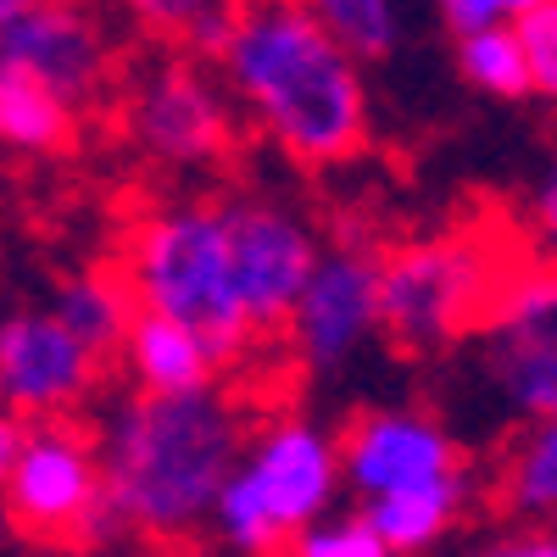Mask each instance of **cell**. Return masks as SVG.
I'll list each match as a JSON object with an SVG mask.
<instances>
[{
  "label": "cell",
  "mask_w": 557,
  "mask_h": 557,
  "mask_svg": "<svg viewBox=\"0 0 557 557\" xmlns=\"http://www.w3.org/2000/svg\"><path fill=\"white\" fill-rule=\"evenodd\" d=\"M123 374L134 380V391L146 396H190V391H212L223 362L212 357V346L201 335H190L184 323L157 318V312H134L128 335L112 357Z\"/></svg>",
  "instance_id": "5bb4252c"
},
{
  "label": "cell",
  "mask_w": 557,
  "mask_h": 557,
  "mask_svg": "<svg viewBox=\"0 0 557 557\" xmlns=\"http://www.w3.org/2000/svg\"><path fill=\"white\" fill-rule=\"evenodd\" d=\"M107 357H96L84 341H73L45 307H17L0 318V407L34 418H73L101 396Z\"/></svg>",
  "instance_id": "8fae6325"
},
{
  "label": "cell",
  "mask_w": 557,
  "mask_h": 557,
  "mask_svg": "<svg viewBox=\"0 0 557 557\" xmlns=\"http://www.w3.org/2000/svg\"><path fill=\"white\" fill-rule=\"evenodd\" d=\"M462 469V451L441 418L418 412V407H380L351 418V430L341 435V480L362 496H391L412 485H435Z\"/></svg>",
  "instance_id": "4fadbf2b"
},
{
  "label": "cell",
  "mask_w": 557,
  "mask_h": 557,
  "mask_svg": "<svg viewBox=\"0 0 557 557\" xmlns=\"http://www.w3.org/2000/svg\"><path fill=\"white\" fill-rule=\"evenodd\" d=\"M45 312H51L73 341H84L96 357L112 362L139 307H134L128 285L117 278V268H84V273H67L62 278Z\"/></svg>",
  "instance_id": "e0dca14e"
},
{
  "label": "cell",
  "mask_w": 557,
  "mask_h": 557,
  "mask_svg": "<svg viewBox=\"0 0 557 557\" xmlns=\"http://www.w3.org/2000/svg\"><path fill=\"white\" fill-rule=\"evenodd\" d=\"M519 268L513 240H491V228H451V235L401 240L380 257V335L401 351H446L474 341Z\"/></svg>",
  "instance_id": "5b68a950"
},
{
  "label": "cell",
  "mask_w": 557,
  "mask_h": 557,
  "mask_svg": "<svg viewBox=\"0 0 557 557\" xmlns=\"http://www.w3.org/2000/svg\"><path fill=\"white\" fill-rule=\"evenodd\" d=\"M535 7H541V0H435L441 23H446L457 39L491 34V28H519Z\"/></svg>",
  "instance_id": "d4e9b609"
},
{
  "label": "cell",
  "mask_w": 557,
  "mask_h": 557,
  "mask_svg": "<svg viewBox=\"0 0 557 557\" xmlns=\"http://www.w3.org/2000/svg\"><path fill=\"white\" fill-rule=\"evenodd\" d=\"M524 262H546L557 268V139L541 162V173L530 178L524 207H519V235H513Z\"/></svg>",
  "instance_id": "7402d4cb"
},
{
  "label": "cell",
  "mask_w": 557,
  "mask_h": 557,
  "mask_svg": "<svg viewBox=\"0 0 557 557\" xmlns=\"http://www.w3.org/2000/svg\"><path fill=\"white\" fill-rule=\"evenodd\" d=\"M0 67H17L57 89L67 107H96L112 89V34L78 0H34L0 39Z\"/></svg>",
  "instance_id": "7c38bea8"
},
{
  "label": "cell",
  "mask_w": 557,
  "mask_h": 557,
  "mask_svg": "<svg viewBox=\"0 0 557 557\" xmlns=\"http://www.w3.org/2000/svg\"><path fill=\"white\" fill-rule=\"evenodd\" d=\"M457 73L469 89L491 101H524L530 96V67H524V45L513 28H491L457 39Z\"/></svg>",
  "instance_id": "ffe728a7"
},
{
  "label": "cell",
  "mask_w": 557,
  "mask_h": 557,
  "mask_svg": "<svg viewBox=\"0 0 557 557\" xmlns=\"http://www.w3.org/2000/svg\"><path fill=\"white\" fill-rule=\"evenodd\" d=\"M496 502L507 519L557 530V418L524 424L496 469Z\"/></svg>",
  "instance_id": "ac0fdd59"
},
{
  "label": "cell",
  "mask_w": 557,
  "mask_h": 557,
  "mask_svg": "<svg viewBox=\"0 0 557 557\" xmlns=\"http://www.w3.org/2000/svg\"><path fill=\"white\" fill-rule=\"evenodd\" d=\"M84 112L67 107L57 89H45L39 78L0 67V151L28 157V162H51L73 151Z\"/></svg>",
  "instance_id": "2e32d148"
},
{
  "label": "cell",
  "mask_w": 557,
  "mask_h": 557,
  "mask_svg": "<svg viewBox=\"0 0 557 557\" xmlns=\"http://www.w3.org/2000/svg\"><path fill=\"white\" fill-rule=\"evenodd\" d=\"M223 218H228V246H235V285H240V307L251 318L257 341L278 335L285 318L307 285V273L323 251L318 223L301 218L290 201L278 196H223Z\"/></svg>",
  "instance_id": "30bf717a"
},
{
  "label": "cell",
  "mask_w": 557,
  "mask_h": 557,
  "mask_svg": "<svg viewBox=\"0 0 557 557\" xmlns=\"http://www.w3.org/2000/svg\"><path fill=\"white\" fill-rule=\"evenodd\" d=\"M469 502H474V480L469 474H451L435 485H412V491H391L362 502V524L374 530L396 557H430L446 546V535L469 519Z\"/></svg>",
  "instance_id": "9a60e30c"
},
{
  "label": "cell",
  "mask_w": 557,
  "mask_h": 557,
  "mask_svg": "<svg viewBox=\"0 0 557 557\" xmlns=\"http://www.w3.org/2000/svg\"><path fill=\"white\" fill-rule=\"evenodd\" d=\"M207 62L240 123L296 168L362 157L374 128L362 57H351L301 0H240Z\"/></svg>",
  "instance_id": "7a4b0ae2"
},
{
  "label": "cell",
  "mask_w": 557,
  "mask_h": 557,
  "mask_svg": "<svg viewBox=\"0 0 557 557\" xmlns=\"http://www.w3.org/2000/svg\"><path fill=\"white\" fill-rule=\"evenodd\" d=\"M117 278L128 285L139 312L184 323L212 346L223 368L246 362L262 346L240 307L223 196H168L146 207L123 240Z\"/></svg>",
  "instance_id": "3957f363"
},
{
  "label": "cell",
  "mask_w": 557,
  "mask_h": 557,
  "mask_svg": "<svg viewBox=\"0 0 557 557\" xmlns=\"http://www.w3.org/2000/svg\"><path fill=\"white\" fill-rule=\"evenodd\" d=\"M12 541H17V530H12V519H7V502H0V557L12 552Z\"/></svg>",
  "instance_id": "83f0119b"
},
{
  "label": "cell",
  "mask_w": 557,
  "mask_h": 557,
  "mask_svg": "<svg viewBox=\"0 0 557 557\" xmlns=\"http://www.w3.org/2000/svg\"><path fill=\"white\" fill-rule=\"evenodd\" d=\"M262 424L246 391L190 396H117L96 435L107 535H128L162 557L196 552L212 530V507Z\"/></svg>",
  "instance_id": "6da1fadb"
},
{
  "label": "cell",
  "mask_w": 557,
  "mask_h": 557,
  "mask_svg": "<svg viewBox=\"0 0 557 557\" xmlns=\"http://www.w3.org/2000/svg\"><path fill=\"white\" fill-rule=\"evenodd\" d=\"M278 557H396V552L362 524V513H330L307 524L301 535H290Z\"/></svg>",
  "instance_id": "603a6c76"
},
{
  "label": "cell",
  "mask_w": 557,
  "mask_h": 557,
  "mask_svg": "<svg viewBox=\"0 0 557 557\" xmlns=\"http://www.w3.org/2000/svg\"><path fill=\"white\" fill-rule=\"evenodd\" d=\"M23 418L17 412H7L0 407V485H7V474H12V462H17V451H23Z\"/></svg>",
  "instance_id": "4316f807"
},
{
  "label": "cell",
  "mask_w": 557,
  "mask_h": 557,
  "mask_svg": "<svg viewBox=\"0 0 557 557\" xmlns=\"http://www.w3.org/2000/svg\"><path fill=\"white\" fill-rule=\"evenodd\" d=\"M474 341L480 380L507 418L519 424L557 418V268L519 257Z\"/></svg>",
  "instance_id": "ba28073f"
},
{
  "label": "cell",
  "mask_w": 557,
  "mask_h": 557,
  "mask_svg": "<svg viewBox=\"0 0 557 557\" xmlns=\"http://www.w3.org/2000/svg\"><path fill=\"white\" fill-rule=\"evenodd\" d=\"M351 57H385L396 45V0H301Z\"/></svg>",
  "instance_id": "44dd1931"
},
{
  "label": "cell",
  "mask_w": 557,
  "mask_h": 557,
  "mask_svg": "<svg viewBox=\"0 0 557 557\" xmlns=\"http://www.w3.org/2000/svg\"><path fill=\"white\" fill-rule=\"evenodd\" d=\"M341 441L318 418H262L212 507V541L235 557H278L290 535L335 513Z\"/></svg>",
  "instance_id": "277c9868"
},
{
  "label": "cell",
  "mask_w": 557,
  "mask_h": 557,
  "mask_svg": "<svg viewBox=\"0 0 557 557\" xmlns=\"http://www.w3.org/2000/svg\"><path fill=\"white\" fill-rule=\"evenodd\" d=\"M524 45V67H530V96L557 107V0H541V7L513 28Z\"/></svg>",
  "instance_id": "cb8c5ba5"
},
{
  "label": "cell",
  "mask_w": 557,
  "mask_h": 557,
  "mask_svg": "<svg viewBox=\"0 0 557 557\" xmlns=\"http://www.w3.org/2000/svg\"><path fill=\"white\" fill-rule=\"evenodd\" d=\"M117 128L157 173H212L240 151V112L207 57L157 51L117 78Z\"/></svg>",
  "instance_id": "8992f818"
},
{
  "label": "cell",
  "mask_w": 557,
  "mask_h": 557,
  "mask_svg": "<svg viewBox=\"0 0 557 557\" xmlns=\"http://www.w3.org/2000/svg\"><path fill=\"white\" fill-rule=\"evenodd\" d=\"M278 335H285L290 357L312 368V374L346 368L380 335V257L362 240H323Z\"/></svg>",
  "instance_id": "9c48e42d"
},
{
  "label": "cell",
  "mask_w": 557,
  "mask_h": 557,
  "mask_svg": "<svg viewBox=\"0 0 557 557\" xmlns=\"http://www.w3.org/2000/svg\"><path fill=\"white\" fill-rule=\"evenodd\" d=\"M462 557H557V530L541 524H513V530H496L480 546H469Z\"/></svg>",
  "instance_id": "484cf974"
},
{
  "label": "cell",
  "mask_w": 557,
  "mask_h": 557,
  "mask_svg": "<svg viewBox=\"0 0 557 557\" xmlns=\"http://www.w3.org/2000/svg\"><path fill=\"white\" fill-rule=\"evenodd\" d=\"M112 7L134 34L157 39L162 51L212 57V45L223 39L228 17L240 12V0H112Z\"/></svg>",
  "instance_id": "d6986e66"
},
{
  "label": "cell",
  "mask_w": 557,
  "mask_h": 557,
  "mask_svg": "<svg viewBox=\"0 0 557 557\" xmlns=\"http://www.w3.org/2000/svg\"><path fill=\"white\" fill-rule=\"evenodd\" d=\"M7 519L23 541L57 546V552H89L112 541L107 507H101V457L96 435L78 418H34L23 430V451L12 462L7 485Z\"/></svg>",
  "instance_id": "52a82bcc"
}]
</instances>
